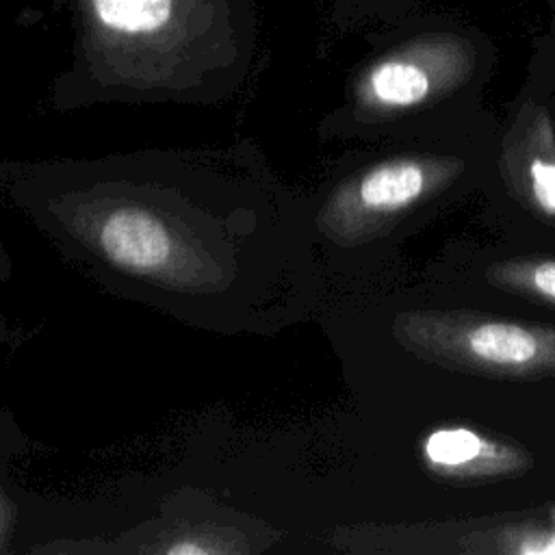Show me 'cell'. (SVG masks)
I'll list each match as a JSON object with an SVG mask.
<instances>
[{
  "label": "cell",
  "mask_w": 555,
  "mask_h": 555,
  "mask_svg": "<svg viewBox=\"0 0 555 555\" xmlns=\"http://www.w3.org/2000/svg\"><path fill=\"white\" fill-rule=\"evenodd\" d=\"M438 78L416 56H399L379 63L369 74L371 98L386 108H412L436 89Z\"/></svg>",
  "instance_id": "6"
},
{
  "label": "cell",
  "mask_w": 555,
  "mask_h": 555,
  "mask_svg": "<svg viewBox=\"0 0 555 555\" xmlns=\"http://www.w3.org/2000/svg\"><path fill=\"white\" fill-rule=\"evenodd\" d=\"M100 247L106 258L128 271L152 273L171 256L165 223L143 208H117L100 228Z\"/></svg>",
  "instance_id": "5"
},
{
  "label": "cell",
  "mask_w": 555,
  "mask_h": 555,
  "mask_svg": "<svg viewBox=\"0 0 555 555\" xmlns=\"http://www.w3.org/2000/svg\"><path fill=\"white\" fill-rule=\"evenodd\" d=\"M462 167V160L442 156L390 158L358 178L351 204L375 223L392 221L451 184Z\"/></svg>",
  "instance_id": "2"
},
{
  "label": "cell",
  "mask_w": 555,
  "mask_h": 555,
  "mask_svg": "<svg viewBox=\"0 0 555 555\" xmlns=\"http://www.w3.org/2000/svg\"><path fill=\"white\" fill-rule=\"evenodd\" d=\"M494 551L514 555H555V525L512 527L499 538Z\"/></svg>",
  "instance_id": "9"
},
{
  "label": "cell",
  "mask_w": 555,
  "mask_h": 555,
  "mask_svg": "<svg viewBox=\"0 0 555 555\" xmlns=\"http://www.w3.org/2000/svg\"><path fill=\"white\" fill-rule=\"evenodd\" d=\"M395 334L414 356L462 373L540 379L555 375V327L466 310H410Z\"/></svg>",
  "instance_id": "1"
},
{
  "label": "cell",
  "mask_w": 555,
  "mask_h": 555,
  "mask_svg": "<svg viewBox=\"0 0 555 555\" xmlns=\"http://www.w3.org/2000/svg\"><path fill=\"white\" fill-rule=\"evenodd\" d=\"M102 22L121 30H152L169 15V0H93Z\"/></svg>",
  "instance_id": "8"
},
{
  "label": "cell",
  "mask_w": 555,
  "mask_h": 555,
  "mask_svg": "<svg viewBox=\"0 0 555 555\" xmlns=\"http://www.w3.org/2000/svg\"><path fill=\"white\" fill-rule=\"evenodd\" d=\"M486 280L514 295L555 306V258H514L488 269Z\"/></svg>",
  "instance_id": "7"
},
{
  "label": "cell",
  "mask_w": 555,
  "mask_h": 555,
  "mask_svg": "<svg viewBox=\"0 0 555 555\" xmlns=\"http://www.w3.org/2000/svg\"><path fill=\"white\" fill-rule=\"evenodd\" d=\"M421 449L429 470L453 481L514 477L531 466L525 449L468 427L434 429Z\"/></svg>",
  "instance_id": "3"
},
{
  "label": "cell",
  "mask_w": 555,
  "mask_h": 555,
  "mask_svg": "<svg viewBox=\"0 0 555 555\" xmlns=\"http://www.w3.org/2000/svg\"><path fill=\"white\" fill-rule=\"evenodd\" d=\"M505 180L520 199L555 219V139L544 111L505 150Z\"/></svg>",
  "instance_id": "4"
}]
</instances>
